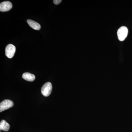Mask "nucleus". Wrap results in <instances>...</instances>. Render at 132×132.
Masks as SVG:
<instances>
[{
    "mask_svg": "<svg viewBox=\"0 0 132 132\" xmlns=\"http://www.w3.org/2000/svg\"><path fill=\"white\" fill-rule=\"evenodd\" d=\"M128 34V30L126 27L125 26L121 27L119 28L117 32L118 39L120 41L125 40L127 37Z\"/></svg>",
    "mask_w": 132,
    "mask_h": 132,
    "instance_id": "obj_1",
    "label": "nucleus"
},
{
    "mask_svg": "<svg viewBox=\"0 0 132 132\" xmlns=\"http://www.w3.org/2000/svg\"><path fill=\"white\" fill-rule=\"evenodd\" d=\"M22 78L25 80L29 81H33L35 80V76L28 72L25 73L22 75Z\"/></svg>",
    "mask_w": 132,
    "mask_h": 132,
    "instance_id": "obj_8",
    "label": "nucleus"
},
{
    "mask_svg": "<svg viewBox=\"0 0 132 132\" xmlns=\"http://www.w3.org/2000/svg\"></svg>",
    "mask_w": 132,
    "mask_h": 132,
    "instance_id": "obj_10",
    "label": "nucleus"
},
{
    "mask_svg": "<svg viewBox=\"0 0 132 132\" xmlns=\"http://www.w3.org/2000/svg\"><path fill=\"white\" fill-rule=\"evenodd\" d=\"M61 1V0H54L53 1V2L55 5H58L60 3Z\"/></svg>",
    "mask_w": 132,
    "mask_h": 132,
    "instance_id": "obj_9",
    "label": "nucleus"
},
{
    "mask_svg": "<svg viewBox=\"0 0 132 132\" xmlns=\"http://www.w3.org/2000/svg\"><path fill=\"white\" fill-rule=\"evenodd\" d=\"M27 22L29 25L35 30H39L40 29V25L38 22L31 20H27Z\"/></svg>",
    "mask_w": 132,
    "mask_h": 132,
    "instance_id": "obj_6",
    "label": "nucleus"
},
{
    "mask_svg": "<svg viewBox=\"0 0 132 132\" xmlns=\"http://www.w3.org/2000/svg\"><path fill=\"white\" fill-rule=\"evenodd\" d=\"M52 85L50 82H47L43 86L41 89L42 94L45 97H48L52 93Z\"/></svg>",
    "mask_w": 132,
    "mask_h": 132,
    "instance_id": "obj_2",
    "label": "nucleus"
},
{
    "mask_svg": "<svg viewBox=\"0 0 132 132\" xmlns=\"http://www.w3.org/2000/svg\"><path fill=\"white\" fill-rule=\"evenodd\" d=\"M10 126L8 123H7L6 121L2 120L1 121L0 123V130L1 131H8L9 130Z\"/></svg>",
    "mask_w": 132,
    "mask_h": 132,
    "instance_id": "obj_7",
    "label": "nucleus"
},
{
    "mask_svg": "<svg viewBox=\"0 0 132 132\" xmlns=\"http://www.w3.org/2000/svg\"><path fill=\"white\" fill-rule=\"evenodd\" d=\"M15 51V47L12 44H9L7 46L5 49V54L8 58L11 59L14 56Z\"/></svg>",
    "mask_w": 132,
    "mask_h": 132,
    "instance_id": "obj_4",
    "label": "nucleus"
},
{
    "mask_svg": "<svg viewBox=\"0 0 132 132\" xmlns=\"http://www.w3.org/2000/svg\"><path fill=\"white\" fill-rule=\"evenodd\" d=\"M14 106L13 102L9 100H5L2 102L0 104V112H3L5 110L11 108Z\"/></svg>",
    "mask_w": 132,
    "mask_h": 132,
    "instance_id": "obj_3",
    "label": "nucleus"
},
{
    "mask_svg": "<svg viewBox=\"0 0 132 132\" xmlns=\"http://www.w3.org/2000/svg\"><path fill=\"white\" fill-rule=\"evenodd\" d=\"M13 7L12 3L9 1H5L0 4V11L1 12H6L9 11Z\"/></svg>",
    "mask_w": 132,
    "mask_h": 132,
    "instance_id": "obj_5",
    "label": "nucleus"
}]
</instances>
